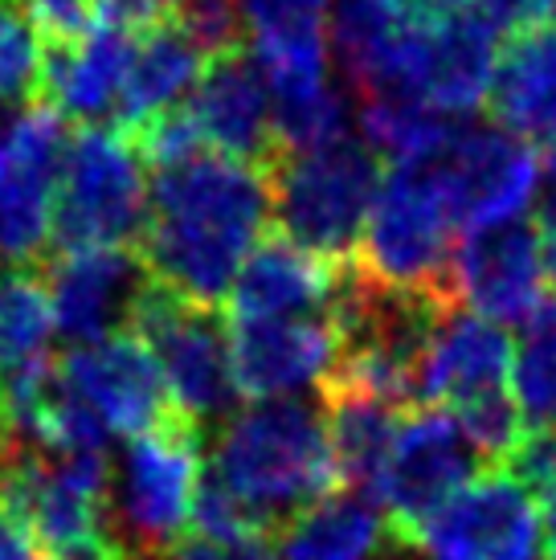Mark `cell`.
I'll return each mask as SVG.
<instances>
[{"label":"cell","instance_id":"cell-22","mask_svg":"<svg viewBox=\"0 0 556 560\" xmlns=\"http://www.w3.org/2000/svg\"><path fill=\"white\" fill-rule=\"evenodd\" d=\"M381 548H393L385 515L352 491L299 512L278 532L282 560H372Z\"/></svg>","mask_w":556,"mask_h":560},{"label":"cell","instance_id":"cell-1","mask_svg":"<svg viewBox=\"0 0 556 560\" xmlns=\"http://www.w3.org/2000/svg\"><path fill=\"white\" fill-rule=\"evenodd\" d=\"M275 218L270 168L201 152L152 172L148 221L136 258L143 275L185 303L221 312L250 249Z\"/></svg>","mask_w":556,"mask_h":560},{"label":"cell","instance_id":"cell-29","mask_svg":"<svg viewBox=\"0 0 556 560\" xmlns=\"http://www.w3.org/2000/svg\"><path fill=\"white\" fill-rule=\"evenodd\" d=\"M0 560H46L37 536L30 532V524L4 499H0Z\"/></svg>","mask_w":556,"mask_h":560},{"label":"cell","instance_id":"cell-13","mask_svg":"<svg viewBox=\"0 0 556 560\" xmlns=\"http://www.w3.org/2000/svg\"><path fill=\"white\" fill-rule=\"evenodd\" d=\"M58 369H62L66 385L74 389L78 401L115 434L143 438L185 418L172 405L169 385L155 369L152 352L131 331H119V336H111L103 343L70 348L58 360Z\"/></svg>","mask_w":556,"mask_h":560},{"label":"cell","instance_id":"cell-20","mask_svg":"<svg viewBox=\"0 0 556 560\" xmlns=\"http://www.w3.org/2000/svg\"><path fill=\"white\" fill-rule=\"evenodd\" d=\"M131 49H136V30L107 16H99L94 33L78 49H42L46 54L42 107L58 110L62 119H78V127L115 115Z\"/></svg>","mask_w":556,"mask_h":560},{"label":"cell","instance_id":"cell-31","mask_svg":"<svg viewBox=\"0 0 556 560\" xmlns=\"http://www.w3.org/2000/svg\"><path fill=\"white\" fill-rule=\"evenodd\" d=\"M169 560H275V552L270 545H205V540L185 536L169 552Z\"/></svg>","mask_w":556,"mask_h":560},{"label":"cell","instance_id":"cell-9","mask_svg":"<svg viewBox=\"0 0 556 560\" xmlns=\"http://www.w3.org/2000/svg\"><path fill=\"white\" fill-rule=\"evenodd\" d=\"M430 560H541L536 495L503 467H483L414 536L409 552Z\"/></svg>","mask_w":556,"mask_h":560},{"label":"cell","instance_id":"cell-21","mask_svg":"<svg viewBox=\"0 0 556 560\" xmlns=\"http://www.w3.org/2000/svg\"><path fill=\"white\" fill-rule=\"evenodd\" d=\"M205 66H209L205 54L172 25L169 16L136 30V49H131V66H127L111 127L127 131V127L143 124L148 115H155V110L176 107V98L201 82Z\"/></svg>","mask_w":556,"mask_h":560},{"label":"cell","instance_id":"cell-18","mask_svg":"<svg viewBox=\"0 0 556 560\" xmlns=\"http://www.w3.org/2000/svg\"><path fill=\"white\" fill-rule=\"evenodd\" d=\"M348 266H336L294 246L291 237L266 234L250 249L225 303V319H294V315H332Z\"/></svg>","mask_w":556,"mask_h":560},{"label":"cell","instance_id":"cell-34","mask_svg":"<svg viewBox=\"0 0 556 560\" xmlns=\"http://www.w3.org/2000/svg\"><path fill=\"white\" fill-rule=\"evenodd\" d=\"M536 221H553L556 225V148L548 152V197L541 205V218Z\"/></svg>","mask_w":556,"mask_h":560},{"label":"cell","instance_id":"cell-17","mask_svg":"<svg viewBox=\"0 0 556 560\" xmlns=\"http://www.w3.org/2000/svg\"><path fill=\"white\" fill-rule=\"evenodd\" d=\"M46 279L54 324L74 348L103 343L127 331L131 303L143 287V266L136 249H86V254H58L37 266Z\"/></svg>","mask_w":556,"mask_h":560},{"label":"cell","instance_id":"cell-14","mask_svg":"<svg viewBox=\"0 0 556 560\" xmlns=\"http://www.w3.org/2000/svg\"><path fill=\"white\" fill-rule=\"evenodd\" d=\"M511 357L516 348L499 324L479 319L466 307L450 312L433 327V340L421 360L417 405L463 418L483 405L511 401Z\"/></svg>","mask_w":556,"mask_h":560},{"label":"cell","instance_id":"cell-5","mask_svg":"<svg viewBox=\"0 0 556 560\" xmlns=\"http://www.w3.org/2000/svg\"><path fill=\"white\" fill-rule=\"evenodd\" d=\"M385 168L369 143L340 140L270 164L278 234L327 262H356Z\"/></svg>","mask_w":556,"mask_h":560},{"label":"cell","instance_id":"cell-7","mask_svg":"<svg viewBox=\"0 0 556 560\" xmlns=\"http://www.w3.org/2000/svg\"><path fill=\"white\" fill-rule=\"evenodd\" d=\"M479 470L483 458L442 409H405L389 442L385 467L372 487V508L385 515L393 548L409 552L417 532Z\"/></svg>","mask_w":556,"mask_h":560},{"label":"cell","instance_id":"cell-3","mask_svg":"<svg viewBox=\"0 0 556 560\" xmlns=\"http://www.w3.org/2000/svg\"><path fill=\"white\" fill-rule=\"evenodd\" d=\"M459 242L463 230L433 160L389 164L352 266L402 295L463 307L454 282Z\"/></svg>","mask_w":556,"mask_h":560},{"label":"cell","instance_id":"cell-32","mask_svg":"<svg viewBox=\"0 0 556 560\" xmlns=\"http://www.w3.org/2000/svg\"><path fill=\"white\" fill-rule=\"evenodd\" d=\"M536 508H541L544 552H548V560H556V475L536 491Z\"/></svg>","mask_w":556,"mask_h":560},{"label":"cell","instance_id":"cell-15","mask_svg":"<svg viewBox=\"0 0 556 560\" xmlns=\"http://www.w3.org/2000/svg\"><path fill=\"white\" fill-rule=\"evenodd\" d=\"M230 336V376L238 401H278L299 385L332 369L340 336L332 315H294V319H225Z\"/></svg>","mask_w":556,"mask_h":560},{"label":"cell","instance_id":"cell-30","mask_svg":"<svg viewBox=\"0 0 556 560\" xmlns=\"http://www.w3.org/2000/svg\"><path fill=\"white\" fill-rule=\"evenodd\" d=\"M94 4H99V16L119 21L127 30H143V25L164 21L181 0H94Z\"/></svg>","mask_w":556,"mask_h":560},{"label":"cell","instance_id":"cell-6","mask_svg":"<svg viewBox=\"0 0 556 560\" xmlns=\"http://www.w3.org/2000/svg\"><path fill=\"white\" fill-rule=\"evenodd\" d=\"M217 315L221 312L185 303L169 287L143 279L127 319V331L152 352L172 405L201 430L225 418L238 401L230 376V336Z\"/></svg>","mask_w":556,"mask_h":560},{"label":"cell","instance_id":"cell-19","mask_svg":"<svg viewBox=\"0 0 556 560\" xmlns=\"http://www.w3.org/2000/svg\"><path fill=\"white\" fill-rule=\"evenodd\" d=\"M499 131L528 148H556V21L516 30L499 42L483 98Z\"/></svg>","mask_w":556,"mask_h":560},{"label":"cell","instance_id":"cell-10","mask_svg":"<svg viewBox=\"0 0 556 560\" xmlns=\"http://www.w3.org/2000/svg\"><path fill=\"white\" fill-rule=\"evenodd\" d=\"M70 127L58 110L25 107L0 136V258L33 270L49 254V209Z\"/></svg>","mask_w":556,"mask_h":560},{"label":"cell","instance_id":"cell-2","mask_svg":"<svg viewBox=\"0 0 556 560\" xmlns=\"http://www.w3.org/2000/svg\"><path fill=\"white\" fill-rule=\"evenodd\" d=\"M213 475L275 532V540L299 512L344 491L327 425L315 409L294 401H263L225 421Z\"/></svg>","mask_w":556,"mask_h":560},{"label":"cell","instance_id":"cell-23","mask_svg":"<svg viewBox=\"0 0 556 560\" xmlns=\"http://www.w3.org/2000/svg\"><path fill=\"white\" fill-rule=\"evenodd\" d=\"M320 405H324L327 442H332V454H336L344 491L364 495L372 503V487H377V475L385 467L389 442H393V430H397L405 409H389V405H377V401H320Z\"/></svg>","mask_w":556,"mask_h":560},{"label":"cell","instance_id":"cell-26","mask_svg":"<svg viewBox=\"0 0 556 560\" xmlns=\"http://www.w3.org/2000/svg\"><path fill=\"white\" fill-rule=\"evenodd\" d=\"M42 37L21 0H0V103L42 107Z\"/></svg>","mask_w":556,"mask_h":560},{"label":"cell","instance_id":"cell-33","mask_svg":"<svg viewBox=\"0 0 556 560\" xmlns=\"http://www.w3.org/2000/svg\"><path fill=\"white\" fill-rule=\"evenodd\" d=\"M409 16H442V13H459L471 0H402Z\"/></svg>","mask_w":556,"mask_h":560},{"label":"cell","instance_id":"cell-11","mask_svg":"<svg viewBox=\"0 0 556 560\" xmlns=\"http://www.w3.org/2000/svg\"><path fill=\"white\" fill-rule=\"evenodd\" d=\"M454 282L463 307H475L491 324H536L556 303V287L544 262L541 225L528 218L463 234L454 258Z\"/></svg>","mask_w":556,"mask_h":560},{"label":"cell","instance_id":"cell-8","mask_svg":"<svg viewBox=\"0 0 556 560\" xmlns=\"http://www.w3.org/2000/svg\"><path fill=\"white\" fill-rule=\"evenodd\" d=\"M205 430L193 421H172L164 430L131 438L124 458L119 515L136 557H169L188 536L193 499L201 487Z\"/></svg>","mask_w":556,"mask_h":560},{"label":"cell","instance_id":"cell-24","mask_svg":"<svg viewBox=\"0 0 556 560\" xmlns=\"http://www.w3.org/2000/svg\"><path fill=\"white\" fill-rule=\"evenodd\" d=\"M54 303H49L42 270H4L0 275V364L16 373L25 364L49 357L54 336Z\"/></svg>","mask_w":556,"mask_h":560},{"label":"cell","instance_id":"cell-12","mask_svg":"<svg viewBox=\"0 0 556 560\" xmlns=\"http://www.w3.org/2000/svg\"><path fill=\"white\" fill-rule=\"evenodd\" d=\"M430 160L463 234L524 218L541 180L536 148L511 140L499 127H454V136Z\"/></svg>","mask_w":556,"mask_h":560},{"label":"cell","instance_id":"cell-25","mask_svg":"<svg viewBox=\"0 0 556 560\" xmlns=\"http://www.w3.org/2000/svg\"><path fill=\"white\" fill-rule=\"evenodd\" d=\"M511 393L528 430L556 425V303L524 327V340L511 357Z\"/></svg>","mask_w":556,"mask_h":560},{"label":"cell","instance_id":"cell-16","mask_svg":"<svg viewBox=\"0 0 556 560\" xmlns=\"http://www.w3.org/2000/svg\"><path fill=\"white\" fill-rule=\"evenodd\" d=\"M185 107L209 152L263 164V168H270L282 156L275 140L270 82L263 66L250 58V46L221 54L205 66L201 82L193 86Z\"/></svg>","mask_w":556,"mask_h":560},{"label":"cell","instance_id":"cell-28","mask_svg":"<svg viewBox=\"0 0 556 560\" xmlns=\"http://www.w3.org/2000/svg\"><path fill=\"white\" fill-rule=\"evenodd\" d=\"M471 9H475L499 37H508V33H516V30L553 21L556 0H471Z\"/></svg>","mask_w":556,"mask_h":560},{"label":"cell","instance_id":"cell-27","mask_svg":"<svg viewBox=\"0 0 556 560\" xmlns=\"http://www.w3.org/2000/svg\"><path fill=\"white\" fill-rule=\"evenodd\" d=\"M169 21L201 49L205 62L246 49V0H181Z\"/></svg>","mask_w":556,"mask_h":560},{"label":"cell","instance_id":"cell-4","mask_svg":"<svg viewBox=\"0 0 556 560\" xmlns=\"http://www.w3.org/2000/svg\"><path fill=\"white\" fill-rule=\"evenodd\" d=\"M148 221V176L136 148L115 127H74L66 143L54 209L49 254L139 246Z\"/></svg>","mask_w":556,"mask_h":560}]
</instances>
